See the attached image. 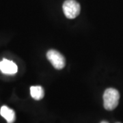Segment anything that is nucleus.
<instances>
[{
	"mask_svg": "<svg viewBox=\"0 0 123 123\" xmlns=\"http://www.w3.org/2000/svg\"><path fill=\"white\" fill-rule=\"evenodd\" d=\"M30 94L31 97L36 101L42 99L44 96V90L40 86H31L30 88Z\"/></svg>",
	"mask_w": 123,
	"mask_h": 123,
	"instance_id": "obj_6",
	"label": "nucleus"
},
{
	"mask_svg": "<svg viewBox=\"0 0 123 123\" xmlns=\"http://www.w3.org/2000/svg\"><path fill=\"white\" fill-rule=\"evenodd\" d=\"M119 92L114 88H107L103 94V105L107 110H113L118 105Z\"/></svg>",
	"mask_w": 123,
	"mask_h": 123,
	"instance_id": "obj_1",
	"label": "nucleus"
},
{
	"mask_svg": "<svg viewBox=\"0 0 123 123\" xmlns=\"http://www.w3.org/2000/svg\"><path fill=\"white\" fill-rule=\"evenodd\" d=\"M47 57L55 69L61 70L65 66V58L56 50L51 49L48 51V52L47 53Z\"/></svg>",
	"mask_w": 123,
	"mask_h": 123,
	"instance_id": "obj_3",
	"label": "nucleus"
},
{
	"mask_svg": "<svg viewBox=\"0 0 123 123\" xmlns=\"http://www.w3.org/2000/svg\"><path fill=\"white\" fill-rule=\"evenodd\" d=\"M0 114L6 119L8 123H13L16 120V115L13 110L6 105H3L0 109Z\"/></svg>",
	"mask_w": 123,
	"mask_h": 123,
	"instance_id": "obj_5",
	"label": "nucleus"
},
{
	"mask_svg": "<svg viewBox=\"0 0 123 123\" xmlns=\"http://www.w3.org/2000/svg\"></svg>",
	"mask_w": 123,
	"mask_h": 123,
	"instance_id": "obj_8",
	"label": "nucleus"
},
{
	"mask_svg": "<svg viewBox=\"0 0 123 123\" xmlns=\"http://www.w3.org/2000/svg\"><path fill=\"white\" fill-rule=\"evenodd\" d=\"M0 70L6 75H14L17 73L18 67L12 61L3 59L0 62Z\"/></svg>",
	"mask_w": 123,
	"mask_h": 123,
	"instance_id": "obj_4",
	"label": "nucleus"
},
{
	"mask_svg": "<svg viewBox=\"0 0 123 123\" xmlns=\"http://www.w3.org/2000/svg\"><path fill=\"white\" fill-rule=\"evenodd\" d=\"M63 12L66 17L70 19L76 18L80 13V5L75 0H66L64 2Z\"/></svg>",
	"mask_w": 123,
	"mask_h": 123,
	"instance_id": "obj_2",
	"label": "nucleus"
},
{
	"mask_svg": "<svg viewBox=\"0 0 123 123\" xmlns=\"http://www.w3.org/2000/svg\"><path fill=\"white\" fill-rule=\"evenodd\" d=\"M101 123H108L107 122H106V121H102Z\"/></svg>",
	"mask_w": 123,
	"mask_h": 123,
	"instance_id": "obj_7",
	"label": "nucleus"
}]
</instances>
